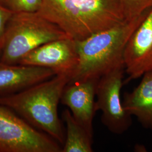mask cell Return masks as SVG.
I'll use <instances>...</instances> for the list:
<instances>
[{"label": "cell", "instance_id": "obj_1", "mask_svg": "<svg viewBox=\"0 0 152 152\" xmlns=\"http://www.w3.org/2000/svg\"><path fill=\"white\" fill-rule=\"evenodd\" d=\"M37 12L76 41L125 19L119 0H42Z\"/></svg>", "mask_w": 152, "mask_h": 152}, {"label": "cell", "instance_id": "obj_2", "mask_svg": "<svg viewBox=\"0 0 152 152\" xmlns=\"http://www.w3.org/2000/svg\"><path fill=\"white\" fill-rule=\"evenodd\" d=\"M69 76L55 75L21 91L0 96V105L11 109L33 127L63 145L65 132L58 106Z\"/></svg>", "mask_w": 152, "mask_h": 152}, {"label": "cell", "instance_id": "obj_3", "mask_svg": "<svg viewBox=\"0 0 152 152\" xmlns=\"http://www.w3.org/2000/svg\"><path fill=\"white\" fill-rule=\"evenodd\" d=\"M149 10L134 19H125L112 27L76 41L78 63L69 82L99 80L115 66L124 63L128 41Z\"/></svg>", "mask_w": 152, "mask_h": 152}, {"label": "cell", "instance_id": "obj_4", "mask_svg": "<svg viewBox=\"0 0 152 152\" xmlns=\"http://www.w3.org/2000/svg\"><path fill=\"white\" fill-rule=\"evenodd\" d=\"M66 37H69L60 28L37 12H14L7 23L1 45L0 61L19 64L24 56L39 46Z\"/></svg>", "mask_w": 152, "mask_h": 152}, {"label": "cell", "instance_id": "obj_5", "mask_svg": "<svg viewBox=\"0 0 152 152\" xmlns=\"http://www.w3.org/2000/svg\"><path fill=\"white\" fill-rule=\"evenodd\" d=\"M0 152H62L60 144L0 105Z\"/></svg>", "mask_w": 152, "mask_h": 152}, {"label": "cell", "instance_id": "obj_6", "mask_svg": "<svg viewBox=\"0 0 152 152\" xmlns=\"http://www.w3.org/2000/svg\"><path fill=\"white\" fill-rule=\"evenodd\" d=\"M125 72L122 63L102 76L96 85V110L102 112L104 126L115 134L124 133L132 124V116L125 110L121 97Z\"/></svg>", "mask_w": 152, "mask_h": 152}, {"label": "cell", "instance_id": "obj_7", "mask_svg": "<svg viewBox=\"0 0 152 152\" xmlns=\"http://www.w3.org/2000/svg\"><path fill=\"white\" fill-rule=\"evenodd\" d=\"M78 63L76 40L66 37L39 46L24 56L19 64L48 68L53 71L55 75H66L71 78Z\"/></svg>", "mask_w": 152, "mask_h": 152}, {"label": "cell", "instance_id": "obj_8", "mask_svg": "<svg viewBox=\"0 0 152 152\" xmlns=\"http://www.w3.org/2000/svg\"><path fill=\"white\" fill-rule=\"evenodd\" d=\"M124 60L128 81L152 70V7L129 39Z\"/></svg>", "mask_w": 152, "mask_h": 152}, {"label": "cell", "instance_id": "obj_9", "mask_svg": "<svg viewBox=\"0 0 152 152\" xmlns=\"http://www.w3.org/2000/svg\"><path fill=\"white\" fill-rule=\"evenodd\" d=\"M99 80L68 82L60 103L66 106L75 120L93 136V120L96 112V90Z\"/></svg>", "mask_w": 152, "mask_h": 152}, {"label": "cell", "instance_id": "obj_10", "mask_svg": "<svg viewBox=\"0 0 152 152\" xmlns=\"http://www.w3.org/2000/svg\"><path fill=\"white\" fill-rule=\"evenodd\" d=\"M55 75L48 68L0 61V96L21 91Z\"/></svg>", "mask_w": 152, "mask_h": 152}, {"label": "cell", "instance_id": "obj_11", "mask_svg": "<svg viewBox=\"0 0 152 152\" xmlns=\"http://www.w3.org/2000/svg\"><path fill=\"white\" fill-rule=\"evenodd\" d=\"M125 110L145 128L152 130V70L142 76L140 83L123 99Z\"/></svg>", "mask_w": 152, "mask_h": 152}, {"label": "cell", "instance_id": "obj_12", "mask_svg": "<svg viewBox=\"0 0 152 152\" xmlns=\"http://www.w3.org/2000/svg\"><path fill=\"white\" fill-rule=\"evenodd\" d=\"M62 118L66 126L62 152H92L93 136L74 118L69 109H65Z\"/></svg>", "mask_w": 152, "mask_h": 152}, {"label": "cell", "instance_id": "obj_13", "mask_svg": "<svg viewBox=\"0 0 152 152\" xmlns=\"http://www.w3.org/2000/svg\"><path fill=\"white\" fill-rule=\"evenodd\" d=\"M126 19H132L152 7V0H119Z\"/></svg>", "mask_w": 152, "mask_h": 152}, {"label": "cell", "instance_id": "obj_14", "mask_svg": "<svg viewBox=\"0 0 152 152\" xmlns=\"http://www.w3.org/2000/svg\"><path fill=\"white\" fill-rule=\"evenodd\" d=\"M14 12H37L42 0H0Z\"/></svg>", "mask_w": 152, "mask_h": 152}, {"label": "cell", "instance_id": "obj_15", "mask_svg": "<svg viewBox=\"0 0 152 152\" xmlns=\"http://www.w3.org/2000/svg\"><path fill=\"white\" fill-rule=\"evenodd\" d=\"M14 12L5 6L0 5V46L5 33L6 28Z\"/></svg>", "mask_w": 152, "mask_h": 152}, {"label": "cell", "instance_id": "obj_16", "mask_svg": "<svg viewBox=\"0 0 152 152\" xmlns=\"http://www.w3.org/2000/svg\"><path fill=\"white\" fill-rule=\"evenodd\" d=\"M1 55H2V49L0 46V60H1Z\"/></svg>", "mask_w": 152, "mask_h": 152}]
</instances>
